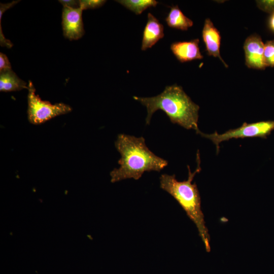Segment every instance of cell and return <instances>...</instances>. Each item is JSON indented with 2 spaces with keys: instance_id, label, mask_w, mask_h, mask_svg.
<instances>
[{
  "instance_id": "obj_15",
  "label": "cell",
  "mask_w": 274,
  "mask_h": 274,
  "mask_svg": "<svg viewBox=\"0 0 274 274\" xmlns=\"http://www.w3.org/2000/svg\"><path fill=\"white\" fill-rule=\"evenodd\" d=\"M80 7L83 10L88 9L98 8L104 5L106 1L104 0H80Z\"/></svg>"
},
{
  "instance_id": "obj_19",
  "label": "cell",
  "mask_w": 274,
  "mask_h": 274,
  "mask_svg": "<svg viewBox=\"0 0 274 274\" xmlns=\"http://www.w3.org/2000/svg\"><path fill=\"white\" fill-rule=\"evenodd\" d=\"M268 26L270 30L274 32V12L271 14L269 18Z\"/></svg>"
},
{
  "instance_id": "obj_17",
  "label": "cell",
  "mask_w": 274,
  "mask_h": 274,
  "mask_svg": "<svg viewBox=\"0 0 274 274\" xmlns=\"http://www.w3.org/2000/svg\"><path fill=\"white\" fill-rule=\"evenodd\" d=\"M11 70V63L7 56L3 53H0V73Z\"/></svg>"
},
{
  "instance_id": "obj_1",
  "label": "cell",
  "mask_w": 274,
  "mask_h": 274,
  "mask_svg": "<svg viewBox=\"0 0 274 274\" xmlns=\"http://www.w3.org/2000/svg\"><path fill=\"white\" fill-rule=\"evenodd\" d=\"M121 155L119 167L110 173L111 181L119 182L127 179L138 180L146 172H160L168 164L167 160L156 155L147 146L145 139L121 133L115 142Z\"/></svg>"
},
{
  "instance_id": "obj_5",
  "label": "cell",
  "mask_w": 274,
  "mask_h": 274,
  "mask_svg": "<svg viewBox=\"0 0 274 274\" xmlns=\"http://www.w3.org/2000/svg\"><path fill=\"white\" fill-rule=\"evenodd\" d=\"M274 130V120L263 121L252 123H244L237 128L229 129L224 133L206 134L201 131L199 134L202 137L212 141L216 146L217 153L219 150V144L231 139L245 138H266Z\"/></svg>"
},
{
  "instance_id": "obj_3",
  "label": "cell",
  "mask_w": 274,
  "mask_h": 274,
  "mask_svg": "<svg viewBox=\"0 0 274 274\" xmlns=\"http://www.w3.org/2000/svg\"><path fill=\"white\" fill-rule=\"evenodd\" d=\"M197 168L192 173L188 165V177L187 180L179 181L175 175L162 174L160 177V188L172 195L195 224L207 252L211 250L210 237L206 225L204 215L201 207V199L195 183L192 180L196 173L201 170L199 153H197Z\"/></svg>"
},
{
  "instance_id": "obj_14",
  "label": "cell",
  "mask_w": 274,
  "mask_h": 274,
  "mask_svg": "<svg viewBox=\"0 0 274 274\" xmlns=\"http://www.w3.org/2000/svg\"><path fill=\"white\" fill-rule=\"evenodd\" d=\"M263 56L266 67H274V40L267 41L264 44Z\"/></svg>"
},
{
  "instance_id": "obj_18",
  "label": "cell",
  "mask_w": 274,
  "mask_h": 274,
  "mask_svg": "<svg viewBox=\"0 0 274 274\" xmlns=\"http://www.w3.org/2000/svg\"><path fill=\"white\" fill-rule=\"evenodd\" d=\"M59 2L62 5L63 7L71 8H78L80 7L79 1L60 0Z\"/></svg>"
},
{
  "instance_id": "obj_7",
  "label": "cell",
  "mask_w": 274,
  "mask_h": 274,
  "mask_svg": "<svg viewBox=\"0 0 274 274\" xmlns=\"http://www.w3.org/2000/svg\"><path fill=\"white\" fill-rule=\"evenodd\" d=\"M264 45L257 35L248 37L244 44L246 65L250 68L264 70L266 67L264 60Z\"/></svg>"
},
{
  "instance_id": "obj_8",
  "label": "cell",
  "mask_w": 274,
  "mask_h": 274,
  "mask_svg": "<svg viewBox=\"0 0 274 274\" xmlns=\"http://www.w3.org/2000/svg\"><path fill=\"white\" fill-rule=\"evenodd\" d=\"M202 37L208 55L219 58L224 66L228 67V65L220 55L221 36L220 32L209 18L205 20L202 31Z\"/></svg>"
},
{
  "instance_id": "obj_13",
  "label": "cell",
  "mask_w": 274,
  "mask_h": 274,
  "mask_svg": "<svg viewBox=\"0 0 274 274\" xmlns=\"http://www.w3.org/2000/svg\"><path fill=\"white\" fill-rule=\"evenodd\" d=\"M116 2L136 15L141 14L148 8L156 7L158 3L155 0H120Z\"/></svg>"
},
{
  "instance_id": "obj_16",
  "label": "cell",
  "mask_w": 274,
  "mask_h": 274,
  "mask_svg": "<svg viewBox=\"0 0 274 274\" xmlns=\"http://www.w3.org/2000/svg\"><path fill=\"white\" fill-rule=\"evenodd\" d=\"M257 3L263 11L271 14L274 12V1H258Z\"/></svg>"
},
{
  "instance_id": "obj_4",
  "label": "cell",
  "mask_w": 274,
  "mask_h": 274,
  "mask_svg": "<svg viewBox=\"0 0 274 274\" xmlns=\"http://www.w3.org/2000/svg\"><path fill=\"white\" fill-rule=\"evenodd\" d=\"M27 95V117L30 123L40 124L56 116L71 112L72 108L64 103L52 104L42 100L36 94V89L30 81L28 82Z\"/></svg>"
},
{
  "instance_id": "obj_10",
  "label": "cell",
  "mask_w": 274,
  "mask_h": 274,
  "mask_svg": "<svg viewBox=\"0 0 274 274\" xmlns=\"http://www.w3.org/2000/svg\"><path fill=\"white\" fill-rule=\"evenodd\" d=\"M164 36L163 25L153 14L149 13L143 31L141 50L145 51L151 48Z\"/></svg>"
},
{
  "instance_id": "obj_12",
  "label": "cell",
  "mask_w": 274,
  "mask_h": 274,
  "mask_svg": "<svg viewBox=\"0 0 274 274\" xmlns=\"http://www.w3.org/2000/svg\"><path fill=\"white\" fill-rule=\"evenodd\" d=\"M165 20L169 27L182 30H188L193 24V21L183 14L177 5L170 8Z\"/></svg>"
},
{
  "instance_id": "obj_6",
  "label": "cell",
  "mask_w": 274,
  "mask_h": 274,
  "mask_svg": "<svg viewBox=\"0 0 274 274\" xmlns=\"http://www.w3.org/2000/svg\"><path fill=\"white\" fill-rule=\"evenodd\" d=\"M80 8L63 7L62 14V26L63 36L70 40H77L84 34Z\"/></svg>"
},
{
  "instance_id": "obj_11",
  "label": "cell",
  "mask_w": 274,
  "mask_h": 274,
  "mask_svg": "<svg viewBox=\"0 0 274 274\" xmlns=\"http://www.w3.org/2000/svg\"><path fill=\"white\" fill-rule=\"evenodd\" d=\"M28 88V84L11 70L0 73V91L11 92Z\"/></svg>"
},
{
  "instance_id": "obj_2",
  "label": "cell",
  "mask_w": 274,
  "mask_h": 274,
  "mask_svg": "<svg viewBox=\"0 0 274 274\" xmlns=\"http://www.w3.org/2000/svg\"><path fill=\"white\" fill-rule=\"evenodd\" d=\"M135 100L146 107L147 115L146 124L149 125L153 114L157 110L163 111L172 123L187 129L200 131L198 127L199 107L185 92L182 87L175 84L165 87L159 94L153 97L133 96Z\"/></svg>"
},
{
  "instance_id": "obj_9",
  "label": "cell",
  "mask_w": 274,
  "mask_h": 274,
  "mask_svg": "<svg viewBox=\"0 0 274 274\" xmlns=\"http://www.w3.org/2000/svg\"><path fill=\"white\" fill-rule=\"evenodd\" d=\"M199 40L195 39L189 41L176 42L170 45V50L181 62L201 59L203 56L199 47Z\"/></svg>"
}]
</instances>
